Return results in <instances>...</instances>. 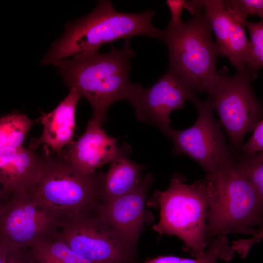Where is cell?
Segmentation results:
<instances>
[{"instance_id":"cell-9","label":"cell","mask_w":263,"mask_h":263,"mask_svg":"<svg viewBox=\"0 0 263 263\" xmlns=\"http://www.w3.org/2000/svg\"><path fill=\"white\" fill-rule=\"evenodd\" d=\"M198 118L190 128L181 131L169 128L165 134L173 142L174 155H186L196 161L206 175L232 162L233 156L227 146L221 125L213 116L207 100L198 97L192 102Z\"/></svg>"},{"instance_id":"cell-11","label":"cell","mask_w":263,"mask_h":263,"mask_svg":"<svg viewBox=\"0 0 263 263\" xmlns=\"http://www.w3.org/2000/svg\"><path fill=\"white\" fill-rule=\"evenodd\" d=\"M189 2L201 9L208 20L215 35L221 55L228 58L238 73L248 76V39L245 26L247 17L237 11L229 0H197Z\"/></svg>"},{"instance_id":"cell-16","label":"cell","mask_w":263,"mask_h":263,"mask_svg":"<svg viewBox=\"0 0 263 263\" xmlns=\"http://www.w3.org/2000/svg\"><path fill=\"white\" fill-rule=\"evenodd\" d=\"M81 96L75 88H70L67 96L52 111L43 113L38 120L43 125L40 137L36 139L39 146L43 144L58 154L73 141L76 128L75 116Z\"/></svg>"},{"instance_id":"cell-24","label":"cell","mask_w":263,"mask_h":263,"mask_svg":"<svg viewBox=\"0 0 263 263\" xmlns=\"http://www.w3.org/2000/svg\"><path fill=\"white\" fill-rule=\"evenodd\" d=\"M253 134L244 144H242L240 150L244 154L253 155L263 152V120H260L253 130Z\"/></svg>"},{"instance_id":"cell-23","label":"cell","mask_w":263,"mask_h":263,"mask_svg":"<svg viewBox=\"0 0 263 263\" xmlns=\"http://www.w3.org/2000/svg\"><path fill=\"white\" fill-rule=\"evenodd\" d=\"M0 263H33L30 247L0 243Z\"/></svg>"},{"instance_id":"cell-3","label":"cell","mask_w":263,"mask_h":263,"mask_svg":"<svg viewBox=\"0 0 263 263\" xmlns=\"http://www.w3.org/2000/svg\"><path fill=\"white\" fill-rule=\"evenodd\" d=\"M212 184L206 223V239L229 233L258 236L262 232V200L249 180L233 161L206 175Z\"/></svg>"},{"instance_id":"cell-4","label":"cell","mask_w":263,"mask_h":263,"mask_svg":"<svg viewBox=\"0 0 263 263\" xmlns=\"http://www.w3.org/2000/svg\"><path fill=\"white\" fill-rule=\"evenodd\" d=\"M186 181L183 175L175 174L167 189L155 191L151 203L159 208L160 220L152 229L160 235L179 237L186 250L196 258L208 245L206 223L212 184L206 178L192 184Z\"/></svg>"},{"instance_id":"cell-18","label":"cell","mask_w":263,"mask_h":263,"mask_svg":"<svg viewBox=\"0 0 263 263\" xmlns=\"http://www.w3.org/2000/svg\"><path fill=\"white\" fill-rule=\"evenodd\" d=\"M57 233L30 247L33 263H92L72 250Z\"/></svg>"},{"instance_id":"cell-26","label":"cell","mask_w":263,"mask_h":263,"mask_svg":"<svg viewBox=\"0 0 263 263\" xmlns=\"http://www.w3.org/2000/svg\"><path fill=\"white\" fill-rule=\"evenodd\" d=\"M186 1L185 0H166V2L168 5L171 13V20L168 26L176 27L183 24L181 20V15L182 10L185 7Z\"/></svg>"},{"instance_id":"cell-13","label":"cell","mask_w":263,"mask_h":263,"mask_svg":"<svg viewBox=\"0 0 263 263\" xmlns=\"http://www.w3.org/2000/svg\"><path fill=\"white\" fill-rule=\"evenodd\" d=\"M153 178L147 173L132 191L105 203H99L96 210L100 216L131 244L136 243L147 223L149 215L145 203Z\"/></svg>"},{"instance_id":"cell-14","label":"cell","mask_w":263,"mask_h":263,"mask_svg":"<svg viewBox=\"0 0 263 263\" xmlns=\"http://www.w3.org/2000/svg\"><path fill=\"white\" fill-rule=\"evenodd\" d=\"M101 125L91 119L84 133L56 154L86 174H93L97 169L110 163L120 147L117 146L116 138L108 135Z\"/></svg>"},{"instance_id":"cell-27","label":"cell","mask_w":263,"mask_h":263,"mask_svg":"<svg viewBox=\"0 0 263 263\" xmlns=\"http://www.w3.org/2000/svg\"><path fill=\"white\" fill-rule=\"evenodd\" d=\"M8 198L0 184V211L7 202Z\"/></svg>"},{"instance_id":"cell-15","label":"cell","mask_w":263,"mask_h":263,"mask_svg":"<svg viewBox=\"0 0 263 263\" xmlns=\"http://www.w3.org/2000/svg\"><path fill=\"white\" fill-rule=\"evenodd\" d=\"M38 146L34 139L27 148L0 149V184L8 197L30 192L37 183L42 166L41 155L35 152Z\"/></svg>"},{"instance_id":"cell-25","label":"cell","mask_w":263,"mask_h":263,"mask_svg":"<svg viewBox=\"0 0 263 263\" xmlns=\"http://www.w3.org/2000/svg\"><path fill=\"white\" fill-rule=\"evenodd\" d=\"M230 3L240 14L247 17L248 15H257L263 17V0H232Z\"/></svg>"},{"instance_id":"cell-6","label":"cell","mask_w":263,"mask_h":263,"mask_svg":"<svg viewBox=\"0 0 263 263\" xmlns=\"http://www.w3.org/2000/svg\"><path fill=\"white\" fill-rule=\"evenodd\" d=\"M41 156V172L30 192L62 223L71 215L96 207L104 173H83L45 146Z\"/></svg>"},{"instance_id":"cell-1","label":"cell","mask_w":263,"mask_h":263,"mask_svg":"<svg viewBox=\"0 0 263 263\" xmlns=\"http://www.w3.org/2000/svg\"><path fill=\"white\" fill-rule=\"evenodd\" d=\"M134 53L126 40L122 49L112 46L110 52L81 53L53 64L69 88L77 90L93 110L91 119L102 124L111 106L119 100L130 102L136 111L143 88L130 82V59Z\"/></svg>"},{"instance_id":"cell-2","label":"cell","mask_w":263,"mask_h":263,"mask_svg":"<svg viewBox=\"0 0 263 263\" xmlns=\"http://www.w3.org/2000/svg\"><path fill=\"white\" fill-rule=\"evenodd\" d=\"M155 13L151 10L137 14L121 13L115 10L110 0H99L91 13L67 26L65 33L54 43L42 63L53 64L69 56L97 52L104 43L122 38L128 40L137 35L162 40L163 31L151 21Z\"/></svg>"},{"instance_id":"cell-17","label":"cell","mask_w":263,"mask_h":263,"mask_svg":"<svg viewBox=\"0 0 263 263\" xmlns=\"http://www.w3.org/2000/svg\"><path fill=\"white\" fill-rule=\"evenodd\" d=\"M131 149L128 145L119 148L104 174L100 192V203L107 202L128 193L135 189L142 177L145 166L129 157Z\"/></svg>"},{"instance_id":"cell-19","label":"cell","mask_w":263,"mask_h":263,"mask_svg":"<svg viewBox=\"0 0 263 263\" xmlns=\"http://www.w3.org/2000/svg\"><path fill=\"white\" fill-rule=\"evenodd\" d=\"M234 253L226 236L221 235L212 239L205 253L199 257L189 259L170 255L161 256L145 263H218L219 260L230 261Z\"/></svg>"},{"instance_id":"cell-7","label":"cell","mask_w":263,"mask_h":263,"mask_svg":"<svg viewBox=\"0 0 263 263\" xmlns=\"http://www.w3.org/2000/svg\"><path fill=\"white\" fill-rule=\"evenodd\" d=\"M57 234L72 250L92 263H138L136 246L112 227L96 207L66 218Z\"/></svg>"},{"instance_id":"cell-5","label":"cell","mask_w":263,"mask_h":263,"mask_svg":"<svg viewBox=\"0 0 263 263\" xmlns=\"http://www.w3.org/2000/svg\"><path fill=\"white\" fill-rule=\"evenodd\" d=\"M193 18L176 27L168 26L162 40L168 47L169 69L195 92L208 93L217 82V57L221 55L209 23L201 10L187 9Z\"/></svg>"},{"instance_id":"cell-12","label":"cell","mask_w":263,"mask_h":263,"mask_svg":"<svg viewBox=\"0 0 263 263\" xmlns=\"http://www.w3.org/2000/svg\"><path fill=\"white\" fill-rule=\"evenodd\" d=\"M197 97L187 82L169 70L152 86L143 89L135 115L140 121L153 124L165 133L170 128L171 113Z\"/></svg>"},{"instance_id":"cell-8","label":"cell","mask_w":263,"mask_h":263,"mask_svg":"<svg viewBox=\"0 0 263 263\" xmlns=\"http://www.w3.org/2000/svg\"><path fill=\"white\" fill-rule=\"evenodd\" d=\"M251 81L245 75H229L225 69L219 73L217 82L208 93L207 102L217 111L231 145L238 150L245 135L253 131L263 114Z\"/></svg>"},{"instance_id":"cell-10","label":"cell","mask_w":263,"mask_h":263,"mask_svg":"<svg viewBox=\"0 0 263 263\" xmlns=\"http://www.w3.org/2000/svg\"><path fill=\"white\" fill-rule=\"evenodd\" d=\"M61 219L30 192L11 195L0 211V243L30 247L56 233Z\"/></svg>"},{"instance_id":"cell-22","label":"cell","mask_w":263,"mask_h":263,"mask_svg":"<svg viewBox=\"0 0 263 263\" xmlns=\"http://www.w3.org/2000/svg\"><path fill=\"white\" fill-rule=\"evenodd\" d=\"M233 160L263 200V152L253 155H234Z\"/></svg>"},{"instance_id":"cell-21","label":"cell","mask_w":263,"mask_h":263,"mask_svg":"<svg viewBox=\"0 0 263 263\" xmlns=\"http://www.w3.org/2000/svg\"><path fill=\"white\" fill-rule=\"evenodd\" d=\"M250 38L248 40L247 74L251 80L256 78L258 71L263 65V21L245 22Z\"/></svg>"},{"instance_id":"cell-20","label":"cell","mask_w":263,"mask_h":263,"mask_svg":"<svg viewBox=\"0 0 263 263\" xmlns=\"http://www.w3.org/2000/svg\"><path fill=\"white\" fill-rule=\"evenodd\" d=\"M36 121L26 115L14 113L0 118V149L22 146Z\"/></svg>"}]
</instances>
